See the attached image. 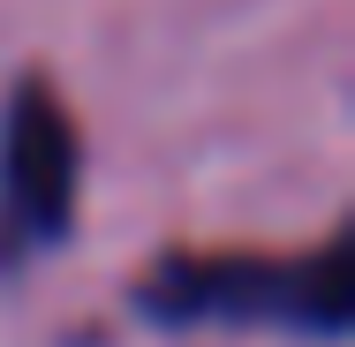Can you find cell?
<instances>
[{
    "label": "cell",
    "mask_w": 355,
    "mask_h": 347,
    "mask_svg": "<svg viewBox=\"0 0 355 347\" xmlns=\"http://www.w3.org/2000/svg\"><path fill=\"white\" fill-rule=\"evenodd\" d=\"M144 302L159 317H227V325H295L340 332L348 325V249H318L302 265L272 257H166Z\"/></svg>",
    "instance_id": "1"
},
{
    "label": "cell",
    "mask_w": 355,
    "mask_h": 347,
    "mask_svg": "<svg viewBox=\"0 0 355 347\" xmlns=\"http://www.w3.org/2000/svg\"><path fill=\"white\" fill-rule=\"evenodd\" d=\"M76 211V121L53 83H23L0 129V265L69 234Z\"/></svg>",
    "instance_id": "2"
}]
</instances>
